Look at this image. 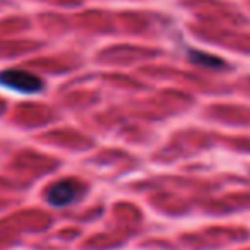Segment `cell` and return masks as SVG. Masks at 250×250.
<instances>
[{
    "label": "cell",
    "instance_id": "3957f363",
    "mask_svg": "<svg viewBox=\"0 0 250 250\" xmlns=\"http://www.w3.org/2000/svg\"><path fill=\"white\" fill-rule=\"evenodd\" d=\"M190 59L197 63H202V65H211L212 69H219L223 65V62L219 59H216L212 55H206L202 52H190Z\"/></svg>",
    "mask_w": 250,
    "mask_h": 250
},
{
    "label": "cell",
    "instance_id": "7a4b0ae2",
    "mask_svg": "<svg viewBox=\"0 0 250 250\" xmlns=\"http://www.w3.org/2000/svg\"><path fill=\"white\" fill-rule=\"evenodd\" d=\"M84 194V185L74 178H65V180L55 182L52 187L46 190V201L48 204L55 208H63L72 202L79 201Z\"/></svg>",
    "mask_w": 250,
    "mask_h": 250
},
{
    "label": "cell",
    "instance_id": "6da1fadb",
    "mask_svg": "<svg viewBox=\"0 0 250 250\" xmlns=\"http://www.w3.org/2000/svg\"><path fill=\"white\" fill-rule=\"evenodd\" d=\"M0 86L21 94H36L43 89V81L28 70L11 69L0 72Z\"/></svg>",
    "mask_w": 250,
    "mask_h": 250
}]
</instances>
